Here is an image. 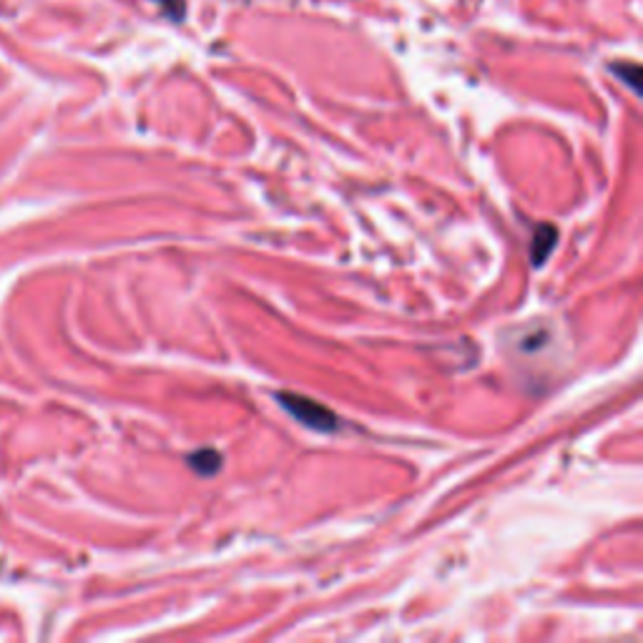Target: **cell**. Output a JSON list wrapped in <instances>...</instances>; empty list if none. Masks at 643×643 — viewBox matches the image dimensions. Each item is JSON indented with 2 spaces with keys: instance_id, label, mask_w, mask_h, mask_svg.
I'll return each instance as SVG.
<instances>
[{
  "instance_id": "cell-2",
  "label": "cell",
  "mask_w": 643,
  "mask_h": 643,
  "mask_svg": "<svg viewBox=\"0 0 643 643\" xmlns=\"http://www.w3.org/2000/svg\"><path fill=\"white\" fill-rule=\"evenodd\" d=\"M556 239H558V232H556V226H550V224H544L536 232V239H533V264L540 266L546 260H548V254L550 250L556 246Z\"/></svg>"
},
{
  "instance_id": "cell-4",
  "label": "cell",
  "mask_w": 643,
  "mask_h": 643,
  "mask_svg": "<svg viewBox=\"0 0 643 643\" xmlns=\"http://www.w3.org/2000/svg\"><path fill=\"white\" fill-rule=\"evenodd\" d=\"M611 71L615 73L619 78H626V84L633 88V91H639V66L636 63H613Z\"/></svg>"
},
{
  "instance_id": "cell-3",
  "label": "cell",
  "mask_w": 643,
  "mask_h": 643,
  "mask_svg": "<svg viewBox=\"0 0 643 643\" xmlns=\"http://www.w3.org/2000/svg\"><path fill=\"white\" fill-rule=\"evenodd\" d=\"M189 465L201 475H214L222 467V455L217 450H199V453L189 455Z\"/></svg>"
},
{
  "instance_id": "cell-5",
  "label": "cell",
  "mask_w": 643,
  "mask_h": 643,
  "mask_svg": "<svg viewBox=\"0 0 643 643\" xmlns=\"http://www.w3.org/2000/svg\"><path fill=\"white\" fill-rule=\"evenodd\" d=\"M151 3L159 6L164 13H167L169 18H173V21H179V18H183V0H151Z\"/></svg>"
},
{
  "instance_id": "cell-1",
  "label": "cell",
  "mask_w": 643,
  "mask_h": 643,
  "mask_svg": "<svg viewBox=\"0 0 643 643\" xmlns=\"http://www.w3.org/2000/svg\"><path fill=\"white\" fill-rule=\"evenodd\" d=\"M280 402L289 410V415L302 422V425L322 430V433H333V430H337V418L315 400L299 398V394H280Z\"/></svg>"
}]
</instances>
